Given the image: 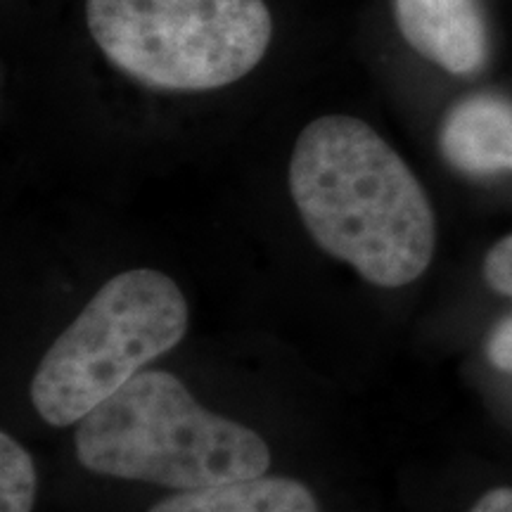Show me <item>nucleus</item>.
<instances>
[{
  "label": "nucleus",
  "instance_id": "1",
  "mask_svg": "<svg viewBox=\"0 0 512 512\" xmlns=\"http://www.w3.org/2000/svg\"><path fill=\"white\" fill-rule=\"evenodd\" d=\"M290 192L313 242L368 283L394 290L430 268L437 249L430 197L363 119H313L294 143Z\"/></svg>",
  "mask_w": 512,
  "mask_h": 512
},
{
  "label": "nucleus",
  "instance_id": "2",
  "mask_svg": "<svg viewBox=\"0 0 512 512\" xmlns=\"http://www.w3.org/2000/svg\"><path fill=\"white\" fill-rule=\"evenodd\" d=\"M76 458L95 475L190 491L261 477L271 448L207 411L176 375L143 370L76 427Z\"/></svg>",
  "mask_w": 512,
  "mask_h": 512
},
{
  "label": "nucleus",
  "instance_id": "3",
  "mask_svg": "<svg viewBox=\"0 0 512 512\" xmlns=\"http://www.w3.org/2000/svg\"><path fill=\"white\" fill-rule=\"evenodd\" d=\"M188 302L155 268L114 275L50 344L34 377L31 403L48 425L81 422L185 337Z\"/></svg>",
  "mask_w": 512,
  "mask_h": 512
},
{
  "label": "nucleus",
  "instance_id": "4",
  "mask_svg": "<svg viewBox=\"0 0 512 512\" xmlns=\"http://www.w3.org/2000/svg\"><path fill=\"white\" fill-rule=\"evenodd\" d=\"M93 41L114 67L162 91H214L264 60V0H88Z\"/></svg>",
  "mask_w": 512,
  "mask_h": 512
},
{
  "label": "nucleus",
  "instance_id": "5",
  "mask_svg": "<svg viewBox=\"0 0 512 512\" xmlns=\"http://www.w3.org/2000/svg\"><path fill=\"white\" fill-rule=\"evenodd\" d=\"M403 41L453 76L477 74L489 57V29L477 0H392Z\"/></svg>",
  "mask_w": 512,
  "mask_h": 512
},
{
  "label": "nucleus",
  "instance_id": "6",
  "mask_svg": "<svg viewBox=\"0 0 512 512\" xmlns=\"http://www.w3.org/2000/svg\"><path fill=\"white\" fill-rule=\"evenodd\" d=\"M439 147L460 174L512 171V102L486 93L456 102L441 124Z\"/></svg>",
  "mask_w": 512,
  "mask_h": 512
},
{
  "label": "nucleus",
  "instance_id": "7",
  "mask_svg": "<svg viewBox=\"0 0 512 512\" xmlns=\"http://www.w3.org/2000/svg\"><path fill=\"white\" fill-rule=\"evenodd\" d=\"M147 512H320L311 489L292 477H249L164 498Z\"/></svg>",
  "mask_w": 512,
  "mask_h": 512
},
{
  "label": "nucleus",
  "instance_id": "8",
  "mask_svg": "<svg viewBox=\"0 0 512 512\" xmlns=\"http://www.w3.org/2000/svg\"><path fill=\"white\" fill-rule=\"evenodd\" d=\"M36 501V467L12 434H0V512H31Z\"/></svg>",
  "mask_w": 512,
  "mask_h": 512
},
{
  "label": "nucleus",
  "instance_id": "9",
  "mask_svg": "<svg viewBox=\"0 0 512 512\" xmlns=\"http://www.w3.org/2000/svg\"><path fill=\"white\" fill-rule=\"evenodd\" d=\"M482 275L491 290L512 299V233L486 252Z\"/></svg>",
  "mask_w": 512,
  "mask_h": 512
},
{
  "label": "nucleus",
  "instance_id": "10",
  "mask_svg": "<svg viewBox=\"0 0 512 512\" xmlns=\"http://www.w3.org/2000/svg\"><path fill=\"white\" fill-rule=\"evenodd\" d=\"M486 358L496 370L512 375V316L503 318L486 337Z\"/></svg>",
  "mask_w": 512,
  "mask_h": 512
},
{
  "label": "nucleus",
  "instance_id": "11",
  "mask_svg": "<svg viewBox=\"0 0 512 512\" xmlns=\"http://www.w3.org/2000/svg\"><path fill=\"white\" fill-rule=\"evenodd\" d=\"M470 512H512V486H496L486 491Z\"/></svg>",
  "mask_w": 512,
  "mask_h": 512
}]
</instances>
